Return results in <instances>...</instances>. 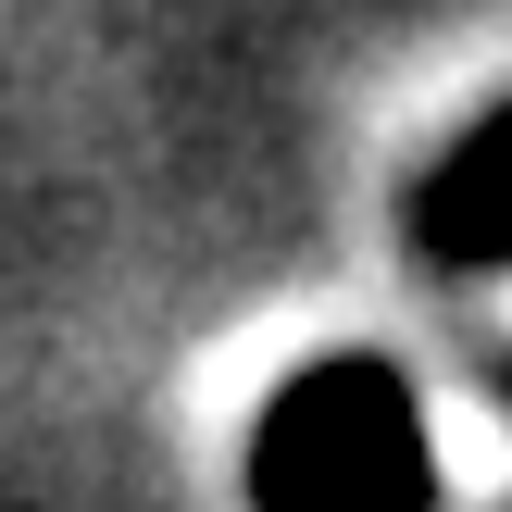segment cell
Segmentation results:
<instances>
[{"label":"cell","mask_w":512,"mask_h":512,"mask_svg":"<svg viewBox=\"0 0 512 512\" xmlns=\"http://www.w3.org/2000/svg\"><path fill=\"white\" fill-rule=\"evenodd\" d=\"M250 512H438L413 375L375 350H325L250 425Z\"/></svg>","instance_id":"obj_1"},{"label":"cell","mask_w":512,"mask_h":512,"mask_svg":"<svg viewBox=\"0 0 512 512\" xmlns=\"http://www.w3.org/2000/svg\"><path fill=\"white\" fill-rule=\"evenodd\" d=\"M413 250L438 275H500L512 263V100L475 113L463 138L438 150V175L413 188Z\"/></svg>","instance_id":"obj_2"}]
</instances>
